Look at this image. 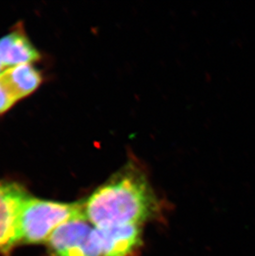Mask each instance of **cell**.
I'll return each mask as SVG.
<instances>
[{
	"label": "cell",
	"mask_w": 255,
	"mask_h": 256,
	"mask_svg": "<svg viewBox=\"0 0 255 256\" xmlns=\"http://www.w3.org/2000/svg\"><path fill=\"white\" fill-rule=\"evenodd\" d=\"M86 220L94 228L141 226L160 212V204L146 174L128 162L83 200Z\"/></svg>",
	"instance_id": "6da1fadb"
},
{
	"label": "cell",
	"mask_w": 255,
	"mask_h": 256,
	"mask_svg": "<svg viewBox=\"0 0 255 256\" xmlns=\"http://www.w3.org/2000/svg\"><path fill=\"white\" fill-rule=\"evenodd\" d=\"M86 220L83 200L62 202L29 195L18 214L14 249L20 246L46 244L53 232L72 220Z\"/></svg>",
	"instance_id": "7a4b0ae2"
},
{
	"label": "cell",
	"mask_w": 255,
	"mask_h": 256,
	"mask_svg": "<svg viewBox=\"0 0 255 256\" xmlns=\"http://www.w3.org/2000/svg\"><path fill=\"white\" fill-rule=\"evenodd\" d=\"M93 230L94 228L84 220L60 226L46 243L49 256H102Z\"/></svg>",
	"instance_id": "3957f363"
},
{
	"label": "cell",
	"mask_w": 255,
	"mask_h": 256,
	"mask_svg": "<svg viewBox=\"0 0 255 256\" xmlns=\"http://www.w3.org/2000/svg\"><path fill=\"white\" fill-rule=\"evenodd\" d=\"M30 195L15 182L0 180V254L14 250V237L18 214L24 200Z\"/></svg>",
	"instance_id": "277c9868"
},
{
	"label": "cell",
	"mask_w": 255,
	"mask_h": 256,
	"mask_svg": "<svg viewBox=\"0 0 255 256\" xmlns=\"http://www.w3.org/2000/svg\"><path fill=\"white\" fill-rule=\"evenodd\" d=\"M93 234L102 256H136L142 248L141 226L94 228Z\"/></svg>",
	"instance_id": "5b68a950"
},
{
	"label": "cell",
	"mask_w": 255,
	"mask_h": 256,
	"mask_svg": "<svg viewBox=\"0 0 255 256\" xmlns=\"http://www.w3.org/2000/svg\"><path fill=\"white\" fill-rule=\"evenodd\" d=\"M41 58L22 27H18L0 38V60L5 70L24 64H32Z\"/></svg>",
	"instance_id": "8992f818"
},
{
	"label": "cell",
	"mask_w": 255,
	"mask_h": 256,
	"mask_svg": "<svg viewBox=\"0 0 255 256\" xmlns=\"http://www.w3.org/2000/svg\"><path fill=\"white\" fill-rule=\"evenodd\" d=\"M2 74L18 100L32 94L42 82L41 72L32 64L8 68Z\"/></svg>",
	"instance_id": "52a82bcc"
},
{
	"label": "cell",
	"mask_w": 255,
	"mask_h": 256,
	"mask_svg": "<svg viewBox=\"0 0 255 256\" xmlns=\"http://www.w3.org/2000/svg\"><path fill=\"white\" fill-rule=\"evenodd\" d=\"M18 97L12 92L2 73H0V114L8 112L17 102Z\"/></svg>",
	"instance_id": "ba28073f"
},
{
	"label": "cell",
	"mask_w": 255,
	"mask_h": 256,
	"mask_svg": "<svg viewBox=\"0 0 255 256\" xmlns=\"http://www.w3.org/2000/svg\"><path fill=\"white\" fill-rule=\"evenodd\" d=\"M5 70L4 66L2 65V62L0 60V73H2Z\"/></svg>",
	"instance_id": "9c48e42d"
}]
</instances>
